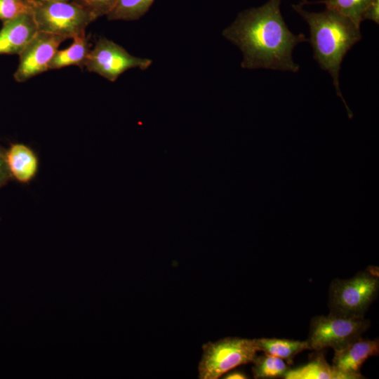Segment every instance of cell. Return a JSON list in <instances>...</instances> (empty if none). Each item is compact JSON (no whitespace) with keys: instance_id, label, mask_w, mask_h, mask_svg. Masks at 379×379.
Masks as SVG:
<instances>
[{"instance_id":"obj_1","label":"cell","mask_w":379,"mask_h":379,"mask_svg":"<svg viewBox=\"0 0 379 379\" xmlns=\"http://www.w3.org/2000/svg\"><path fill=\"white\" fill-rule=\"evenodd\" d=\"M281 1L270 0L258 8L243 11L222 31V36L241 51L243 69L298 72L292 53L298 44L309 39L289 30L280 11Z\"/></svg>"},{"instance_id":"obj_2","label":"cell","mask_w":379,"mask_h":379,"mask_svg":"<svg viewBox=\"0 0 379 379\" xmlns=\"http://www.w3.org/2000/svg\"><path fill=\"white\" fill-rule=\"evenodd\" d=\"M292 7L307 22L314 58L329 73L337 95L346 105L340 90L339 73L344 57L361 39L360 27L331 9L314 13L303 9L302 4H293Z\"/></svg>"},{"instance_id":"obj_3","label":"cell","mask_w":379,"mask_h":379,"mask_svg":"<svg viewBox=\"0 0 379 379\" xmlns=\"http://www.w3.org/2000/svg\"><path fill=\"white\" fill-rule=\"evenodd\" d=\"M199 378L218 379L241 365L252 363L259 351L256 338L227 337L202 346Z\"/></svg>"},{"instance_id":"obj_4","label":"cell","mask_w":379,"mask_h":379,"mask_svg":"<svg viewBox=\"0 0 379 379\" xmlns=\"http://www.w3.org/2000/svg\"><path fill=\"white\" fill-rule=\"evenodd\" d=\"M379 291L378 274L372 270L360 272L348 279L333 280L329 289L331 312L364 316Z\"/></svg>"},{"instance_id":"obj_5","label":"cell","mask_w":379,"mask_h":379,"mask_svg":"<svg viewBox=\"0 0 379 379\" xmlns=\"http://www.w3.org/2000/svg\"><path fill=\"white\" fill-rule=\"evenodd\" d=\"M370 324L364 316L334 312L317 316L311 320L307 341L310 350L320 352L331 347L336 350L361 337Z\"/></svg>"},{"instance_id":"obj_6","label":"cell","mask_w":379,"mask_h":379,"mask_svg":"<svg viewBox=\"0 0 379 379\" xmlns=\"http://www.w3.org/2000/svg\"><path fill=\"white\" fill-rule=\"evenodd\" d=\"M33 16L39 32L67 39L86 33L96 18L74 1L48 2L37 0Z\"/></svg>"},{"instance_id":"obj_7","label":"cell","mask_w":379,"mask_h":379,"mask_svg":"<svg viewBox=\"0 0 379 379\" xmlns=\"http://www.w3.org/2000/svg\"><path fill=\"white\" fill-rule=\"evenodd\" d=\"M152 62L148 58L133 56L119 44L105 37H100L94 48L90 50L84 67L88 71L114 82L128 69L138 68L145 70Z\"/></svg>"},{"instance_id":"obj_8","label":"cell","mask_w":379,"mask_h":379,"mask_svg":"<svg viewBox=\"0 0 379 379\" xmlns=\"http://www.w3.org/2000/svg\"><path fill=\"white\" fill-rule=\"evenodd\" d=\"M67 39L53 34L39 32L19 54V64L13 77L17 82H25L30 78L49 70L48 65Z\"/></svg>"},{"instance_id":"obj_9","label":"cell","mask_w":379,"mask_h":379,"mask_svg":"<svg viewBox=\"0 0 379 379\" xmlns=\"http://www.w3.org/2000/svg\"><path fill=\"white\" fill-rule=\"evenodd\" d=\"M378 353V339L359 337L343 347L334 350L332 366L351 379L364 378L360 373L361 367L367 359Z\"/></svg>"},{"instance_id":"obj_10","label":"cell","mask_w":379,"mask_h":379,"mask_svg":"<svg viewBox=\"0 0 379 379\" xmlns=\"http://www.w3.org/2000/svg\"><path fill=\"white\" fill-rule=\"evenodd\" d=\"M38 32L33 14L4 22L0 29V55H19Z\"/></svg>"},{"instance_id":"obj_11","label":"cell","mask_w":379,"mask_h":379,"mask_svg":"<svg viewBox=\"0 0 379 379\" xmlns=\"http://www.w3.org/2000/svg\"><path fill=\"white\" fill-rule=\"evenodd\" d=\"M5 156L11 177L18 182L28 183L36 176L39 159L29 147L21 143L13 144Z\"/></svg>"},{"instance_id":"obj_12","label":"cell","mask_w":379,"mask_h":379,"mask_svg":"<svg viewBox=\"0 0 379 379\" xmlns=\"http://www.w3.org/2000/svg\"><path fill=\"white\" fill-rule=\"evenodd\" d=\"M285 379H351L350 377L336 370L326 360L321 352L305 364L290 368Z\"/></svg>"},{"instance_id":"obj_13","label":"cell","mask_w":379,"mask_h":379,"mask_svg":"<svg viewBox=\"0 0 379 379\" xmlns=\"http://www.w3.org/2000/svg\"><path fill=\"white\" fill-rule=\"evenodd\" d=\"M90 50L86 33L76 36L70 46L57 51L49 63L48 69H56L71 65L83 68Z\"/></svg>"},{"instance_id":"obj_14","label":"cell","mask_w":379,"mask_h":379,"mask_svg":"<svg viewBox=\"0 0 379 379\" xmlns=\"http://www.w3.org/2000/svg\"><path fill=\"white\" fill-rule=\"evenodd\" d=\"M259 351L284 360L288 365L293 364L294 357L301 352L310 350L307 340H295L279 338H256Z\"/></svg>"},{"instance_id":"obj_15","label":"cell","mask_w":379,"mask_h":379,"mask_svg":"<svg viewBox=\"0 0 379 379\" xmlns=\"http://www.w3.org/2000/svg\"><path fill=\"white\" fill-rule=\"evenodd\" d=\"M252 363L253 378L256 379L284 378L290 369L284 360L267 354L256 356Z\"/></svg>"},{"instance_id":"obj_16","label":"cell","mask_w":379,"mask_h":379,"mask_svg":"<svg viewBox=\"0 0 379 379\" xmlns=\"http://www.w3.org/2000/svg\"><path fill=\"white\" fill-rule=\"evenodd\" d=\"M375 1L376 0H322L318 3L325 4L326 8L337 11L360 27L365 13Z\"/></svg>"},{"instance_id":"obj_17","label":"cell","mask_w":379,"mask_h":379,"mask_svg":"<svg viewBox=\"0 0 379 379\" xmlns=\"http://www.w3.org/2000/svg\"><path fill=\"white\" fill-rule=\"evenodd\" d=\"M154 0H119L107 15L109 20H136L149 11Z\"/></svg>"},{"instance_id":"obj_18","label":"cell","mask_w":379,"mask_h":379,"mask_svg":"<svg viewBox=\"0 0 379 379\" xmlns=\"http://www.w3.org/2000/svg\"><path fill=\"white\" fill-rule=\"evenodd\" d=\"M37 0H0V20L4 22L24 14H32Z\"/></svg>"},{"instance_id":"obj_19","label":"cell","mask_w":379,"mask_h":379,"mask_svg":"<svg viewBox=\"0 0 379 379\" xmlns=\"http://www.w3.org/2000/svg\"><path fill=\"white\" fill-rule=\"evenodd\" d=\"M96 19L102 15H107L115 7L119 0H73Z\"/></svg>"},{"instance_id":"obj_20","label":"cell","mask_w":379,"mask_h":379,"mask_svg":"<svg viewBox=\"0 0 379 379\" xmlns=\"http://www.w3.org/2000/svg\"><path fill=\"white\" fill-rule=\"evenodd\" d=\"M11 178L5 153L0 149V188L6 185Z\"/></svg>"},{"instance_id":"obj_21","label":"cell","mask_w":379,"mask_h":379,"mask_svg":"<svg viewBox=\"0 0 379 379\" xmlns=\"http://www.w3.org/2000/svg\"><path fill=\"white\" fill-rule=\"evenodd\" d=\"M248 377L242 371H233L227 373L224 378L225 379H237V378H248Z\"/></svg>"},{"instance_id":"obj_22","label":"cell","mask_w":379,"mask_h":379,"mask_svg":"<svg viewBox=\"0 0 379 379\" xmlns=\"http://www.w3.org/2000/svg\"><path fill=\"white\" fill-rule=\"evenodd\" d=\"M44 1H48V2H67V1H72L73 0H41Z\"/></svg>"},{"instance_id":"obj_23","label":"cell","mask_w":379,"mask_h":379,"mask_svg":"<svg viewBox=\"0 0 379 379\" xmlns=\"http://www.w3.org/2000/svg\"><path fill=\"white\" fill-rule=\"evenodd\" d=\"M303 1V3L306 2V0H302Z\"/></svg>"}]
</instances>
